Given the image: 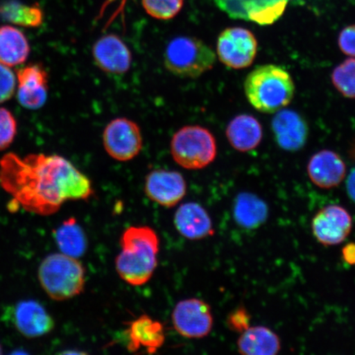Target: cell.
Returning a JSON list of instances; mask_svg holds the SVG:
<instances>
[{"mask_svg": "<svg viewBox=\"0 0 355 355\" xmlns=\"http://www.w3.org/2000/svg\"><path fill=\"white\" fill-rule=\"evenodd\" d=\"M0 185L26 211L51 216L68 201L87 200L92 181L61 155L15 153L0 159Z\"/></svg>", "mask_w": 355, "mask_h": 355, "instance_id": "6da1fadb", "label": "cell"}, {"mask_svg": "<svg viewBox=\"0 0 355 355\" xmlns=\"http://www.w3.org/2000/svg\"><path fill=\"white\" fill-rule=\"evenodd\" d=\"M121 252L115 259L119 276L130 285H145L158 264L159 237L148 226H131L121 238Z\"/></svg>", "mask_w": 355, "mask_h": 355, "instance_id": "7a4b0ae2", "label": "cell"}, {"mask_svg": "<svg viewBox=\"0 0 355 355\" xmlns=\"http://www.w3.org/2000/svg\"><path fill=\"white\" fill-rule=\"evenodd\" d=\"M244 92L252 107L261 113L272 114L291 103L295 87L285 69L265 64L257 67L248 74Z\"/></svg>", "mask_w": 355, "mask_h": 355, "instance_id": "3957f363", "label": "cell"}, {"mask_svg": "<svg viewBox=\"0 0 355 355\" xmlns=\"http://www.w3.org/2000/svg\"><path fill=\"white\" fill-rule=\"evenodd\" d=\"M38 277L44 292L56 301L81 295L86 285V270L81 261L62 252L49 255L42 261Z\"/></svg>", "mask_w": 355, "mask_h": 355, "instance_id": "277c9868", "label": "cell"}, {"mask_svg": "<svg viewBox=\"0 0 355 355\" xmlns=\"http://www.w3.org/2000/svg\"><path fill=\"white\" fill-rule=\"evenodd\" d=\"M215 52L201 40L178 37L168 44L164 53L166 69L176 77L197 78L208 72L216 63Z\"/></svg>", "mask_w": 355, "mask_h": 355, "instance_id": "5b68a950", "label": "cell"}, {"mask_svg": "<svg viewBox=\"0 0 355 355\" xmlns=\"http://www.w3.org/2000/svg\"><path fill=\"white\" fill-rule=\"evenodd\" d=\"M171 153L174 161L186 170H201L214 162L217 148L215 137L199 125L181 128L173 136Z\"/></svg>", "mask_w": 355, "mask_h": 355, "instance_id": "8992f818", "label": "cell"}, {"mask_svg": "<svg viewBox=\"0 0 355 355\" xmlns=\"http://www.w3.org/2000/svg\"><path fill=\"white\" fill-rule=\"evenodd\" d=\"M2 321L28 338L46 335L55 327L54 319L35 300L20 301L8 306L2 314Z\"/></svg>", "mask_w": 355, "mask_h": 355, "instance_id": "52a82bcc", "label": "cell"}, {"mask_svg": "<svg viewBox=\"0 0 355 355\" xmlns=\"http://www.w3.org/2000/svg\"><path fill=\"white\" fill-rule=\"evenodd\" d=\"M105 152L118 162L135 159L143 148V135L137 123L127 118L111 121L103 132Z\"/></svg>", "mask_w": 355, "mask_h": 355, "instance_id": "ba28073f", "label": "cell"}, {"mask_svg": "<svg viewBox=\"0 0 355 355\" xmlns=\"http://www.w3.org/2000/svg\"><path fill=\"white\" fill-rule=\"evenodd\" d=\"M217 55L228 68L242 69L250 67L257 53V41L250 31L242 28H226L217 40Z\"/></svg>", "mask_w": 355, "mask_h": 355, "instance_id": "9c48e42d", "label": "cell"}, {"mask_svg": "<svg viewBox=\"0 0 355 355\" xmlns=\"http://www.w3.org/2000/svg\"><path fill=\"white\" fill-rule=\"evenodd\" d=\"M172 322L180 336L200 339L210 334L214 321L210 305L205 301L193 298L182 300L175 305Z\"/></svg>", "mask_w": 355, "mask_h": 355, "instance_id": "30bf717a", "label": "cell"}, {"mask_svg": "<svg viewBox=\"0 0 355 355\" xmlns=\"http://www.w3.org/2000/svg\"><path fill=\"white\" fill-rule=\"evenodd\" d=\"M352 216L345 208L339 205L323 207L312 221L315 238L325 246H335L343 243L352 232Z\"/></svg>", "mask_w": 355, "mask_h": 355, "instance_id": "8fae6325", "label": "cell"}, {"mask_svg": "<svg viewBox=\"0 0 355 355\" xmlns=\"http://www.w3.org/2000/svg\"><path fill=\"white\" fill-rule=\"evenodd\" d=\"M144 191L146 196L154 202L171 208L184 198L187 184L179 172L155 170L146 175Z\"/></svg>", "mask_w": 355, "mask_h": 355, "instance_id": "7c38bea8", "label": "cell"}, {"mask_svg": "<svg viewBox=\"0 0 355 355\" xmlns=\"http://www.w3.org/2000/svg\"><path fill=\"white\" fill-rule=\"evenodd\" d=\"M95 64L103 72L122 75L131 68L132 53L123 40L115 34L101 37L93 44Z\"/></svg>", "mask_w": 355, "mask_h": 355, "instance_id": "4fadbf2b", "label": "cell"}, {"mask_svg": "<svg viewBox=\"0 0 355 355\" xmlns=\"http://www.w3.org/2000/svg\"><path fill=\"white\" fill-rule=\"evenodd\" d=\"M17 101L29 110L46 104L49 90L48 73L41 64H30L17 71Z\"/></svg>", "mask_w": 355, "mask_h": 355, "instance_id": "5bb4252c", "label": "cell"}, {"mask_svg": "<svg viewBox=\"0 0 355 355\" xmlns=\"http://www.w3.org/2000/svg\"><path fill=\"white\" fill-rule=\"evenodd\" d=\"M272 128L277 145L286 152H298L307 143L308 123L295 110H279L272 119Z\"/></svg>", "mask_w": 355, "mask_h": 355, "instance_id": "9a60e30c", "label": "cell"}, {"mask_svg": "<svg viewBox=\"0 0 355 355\" xmlns=\"http://www.w3.org/2000/svg\"><path fill=\"white\" fill-rule=\"evenodd\" d=\"M311 181L321 189L337 187L346 175V166L343 158L331 150H322L311 157L308 165Z\"/></svg>", "mask_w": 355, "mask_h": 355, "instance_id": "2e32d148", "label": "cell"}, {"mask_svg": "<svg viewBox=\"0 0 355 355\" xmlns=\"http://www.w3.org/2000/svg\"><path fill=\"white\" fill-rule=\"evenodd\" d=\"M174 223L177 232L191 241H199L214 234L210 215L197 202L182 204L175 212Z\"/></svg>", "mask_w": 355, "mask_h": 355, "instance_id": "e0dca14e", "label": "cell"}, {"mask_svg": "<svg viewBox=\"0 0 355 355\" xmlns=\"http://www.w3.org/2000/svg\"><path fill=\"white\" fill-rule=\"evenodd\" d=\"M126 333L128 349L131 352L144 348L149 354L155 353L166 340L162 324L145 314L131 322Z\"/></svg>", "mask_w": 355, "mask_h": 355, "instance_id": "ac0fdd59", "label": "cell"}, {"mask_svg": "<svg viewBox=\"0 0 355 355\" xmlns=\"http://www.w3.org/2000/svg\"><path fill=\"white\" fill-rule=\"evenodd\" d=\"M226 137L235 150L241 153L250 152L263 139V128L252 115L239 114L228 124Z\"/></svg>", "mask_w": 355, "mask_h": 355, "instance_id": "d6986e66", "label": "cell"}, {"mask_svg": "<svg viewBox=\"0 0 355 355\" xmlns=\"http://www.w3.org/2000/svg\"><path fill=\"white\" fill-rule=\"evenodd\" d=\"M239 352L244 355H276L282 349L281 340L270 328L250 327L237 341Z\"/></svg>", "mask_w": 355, "mask_h": 355, "instance_id": "ffe728a7", "label": "cell"}, {"mask_svg": "<svg viewBox=\"0 0 355 355\" xmlns=\"http://www.w3.org/2000/svg\"><path fill=\"white\" fill-rule=\"evenodd\" d=\"M268 214L269 209L266 203L254 193H241L235 198L234 220L243 228H259L268 220Z\"/></svg>", "mask_w": 355, "mask_h": 355, "instance_id": "44dd1931", "label": "cell"}, {"mask_svg": "<svg viewBox=\"0 0 355 355\" xmlns=\"http://www.w3.org/2000/svg\"><path fill=\"white\" fill-rule=\"evenodd\" d=\"M30 54L28 39L10 26L0 28V63L12 67L24 63Z\"/></svg>", "mask_w": 355, "mask_h": 355, "instance_id": "7402d4cb", "label": "cell"}, {"mask_svg": "<svg viewBox=\"0 0 355 355\" xmlns=\"http://www.w3.org/2000/svg\"><path fill=\"white\" fill-rule=\"evenodd\" d=\"M53 233L62 254L75 259L85 254L87 250L86 234L73 217L64 221Z\"/></svg>", "mask_w": 355, "mask_h": 355, "instance_id": "603a6c76", "label": "cell"}, {"mask_svg": "<svg viewBox=\"0 0 355 355\" xmlns=\"http://www.w3.org/2000/svg\"><path fill=\"white\" fill-rule=\"evenodd\" d=\"M0 17L17 26L37 28L42 24L43 12L39 7L10 0L0 6Z\"/></svg>", "mask_w": 355, "mask_h": 355, "instance_id": "cb8c5ba5", "label": "cell"}, {"mask_svg": "<svg viewBox=\"0 0 355 355\" xmlns=\"http://www.w3.org/2000/svg\"><path fill=\"white\" fill-rule=\"evenodd\" d=\"M331 81L346 98L355 99V59L350 58L333 70Z\"/></svg>", "mask_w": 355, "mask_h": 355, "instance_id": "d4e9b609", "label": "cell"}, {"mask_svg": "<svg viewBox=\"0 0 355 355\" xmlns=\"http://www.w3.org/2000/svg\"><path fill=\"white\" fill-rule=\"evenodd\" d=\"M146 13L155 19L170 20L180 12L184 0H141Z\"/></svg>", "mask_w": 355, "mask_h": 355, "instance_id": "484cf974", "label": "cell"}, {"mask_svg": "<svg viewBox=\"0 0 355 355\" xmlns=\"http://www.w3.org/2000/svg\"><path fill=\"white\" fill-rule=\"evenodd\" d=\"M17 131L16 119L10 110L0 108V150H6L15 140Z\"/></svg>", "mask_w": 355, "mask_h": 355, "instance_id": "4316f807", "label": "cell"}, {"mask_svg": "<svg viewBox=\"0 0 355 355\" xmlns=\"http://www.w3.org/2000/svg\"><path fill=\"white\" fill-rule=\"evenodd\" d=\"M17 86V77L8 66L0 63V104L12 98Z\"/></svg>", "mask_w": 355, "mask_h": 355, "instance_id": "83f0119b", "label": "cell"}, {"mask_svg": "<svg viewBox=\"0 0 355 355\" xmlns=\"http://www.w3.org/2000/svg\"><path fill=\"white\" fill-rule=\"evenodd\" d=\"M227 325L230 330L241 332L250 327V315L244 308H239L229 315Z\"/></svg>", "mask_w": 355, "mask_h": 355, "instance_id": "f1b7e54d", "label": "cell"}, {"mask_svg": "<svg viewBox=\"0 0 355 355\" xmlns=\"http://www.w3.org/2000/svg\"><path fill=\"white\" fill-rule=\"evenodd\" d=\"M338 44L345 55L355 57V25L346 26L341 31Z\"/></svg>", "mask_w": 355, "mask_h": 355, "instance_id": "f546056e", "label": "cell"}, {"mask_svg": "<svg viewBox=\"0 0 355 355\" xmlns=\"http://www.w3.org/2000/svg\"><path fill=\"white\" fill-rule=\"evenodd\" d=\"M343 260L349 265H355V243H349L343 250Z\"/></svg>", "mask_w": 355, "mask_h": 355, "instance_id": "4dcf8cb0", "label": "cell"}, {"mask_svg": "<svg viewBox=\"0 0 355 355\" xmlns=\"http://www.w3.org/2000/svg\"><path fill=\"white\" fill-rule=\"evenodd\" d=\"M346 189L350 199L355 202V168L349 173L347 181H346Z\"/></svg>", "mask_w": 355, "mask_h": 355, "instance_id": "1f68e13d", "label": "cell"}, {"mask_svg": "<svg viewBox=\"0 0 355 355\" xmlns=\"http://www.w3.org/2000/svg\"><path fill=\"white\" fill-rule=\"evenodd\" d=\"M350 155H352V157L355 159V141L352 146V149H350Z\"/></svg>", "mask_w": 355, "mask_h": 355, "instance_id": "d6a6232c", "label": "cell"}, {"mask_svg": "<svg viewBox=\"0 0 355 355\" xmlns=\"http://www.w3.org/2000/svg\"><path fill=\"white\" fill-rule=\"evenodd\" d=\"M0 354H2V348H1V345H0Z\"/></svg>", "mask_w": 355, "mask_h": 355, "instance_id": "836d02e7", "label": "cell"}, {"mask_svg": "<svg viewBox=\"0 0 355 355\" xmlns=\"http://www.w3.org/2000/svg\"><path fill=\"white\" fill-rule=\"evenodd\" d=\"M124 1H125V0H123V3H124Z\"/></svg>", "mask_w": 355, "mask_h": 355, "instance_id": "e575fe53", "label": "cell"}]
</instances>
